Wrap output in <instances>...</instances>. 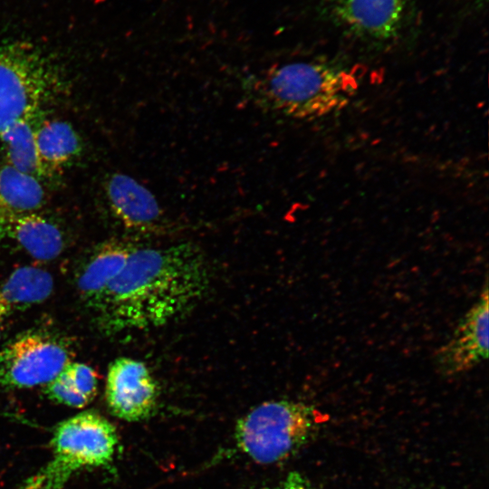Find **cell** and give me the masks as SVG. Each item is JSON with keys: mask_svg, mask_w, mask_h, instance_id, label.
Masks as SVG:
<instances>
[{"mask_svg": "<svg viewBox=\"0 0 489 489\" xmlns=\"http://www.w3.org/2000/svg\"><path fill=\"white\" fill-rule=\"evenodd\" d=\"M209 281L206 261L192 243L135 246L94 308L110 333L158 328L190 311Z\"/></svg>", "mask_w": 489, "mask_h": 489, "instance_id": "1", "label": "cell"}, {"mask_svg": "<svg viewBox=\"0 0 489 489\" xmlns=\"http://www.w3.org/2000/svg\"><path fill=\"white\" fill-rule=\"evenodd\" d=\"M247 91L264 110L293 119L324 116L342 107L355 82L321 62H294L251 78Z\"/></svg>", "mask_w": 489, "mask_h": 489, "instance_id": "2", "label": "cell"}, {"mask_svg": "<svg viewBox=\"0 0 489 489\" xmlns=\"http://www.w3.org/2000/svg\"><path fill=\"white\" fill-rule=\"evenodd\" d=\"M62 83L59 65L41 47L0 36V137L16 121L43 113Z\"/></svg>", "mask_w": 489, "mask_h": 489, "instance_id": "3", "label": "cell"}, {"mask_svg": "<svg viewBox=\"0 0 489 489\" xmlns=\"http://www.w3.org/2000/svg\"><path fill=\"white\" fill-rule=\"evenodd\" d=\"M117 446V431L107 418L95 411L78 413L57 425L49 460L18 489H64L77 473L109 465Z\"/></svg>", "mask_w": 489, "mask_h": 489, "instance_id": "4", "label": "cell"}, {"mask_svg": "<svg viewBox=\"0 0 489 489\" xmlns=\"http://www.w3.org/2000/svg\"><path fill=\"white\" fill-rule=\"evenodd\" d=\"M321 423L312 406L293 400L265 401L239 418L235 438L237 447L259 464H273L297 451Z\"/></svg>", "mask_w": 489, "mask_h": 489, "instance_id": "5", "label": "cell"}, {"mask_svg": "<svg viewBox=\"0 0 489 489\" xmlns=\"http://www.w3.org/2000/svg\"><path fill=\"white\" fill-rule=\"evenodd\" d=\"M321 16L353 38L387 43L403 35L415 19L417 0H317Z\"/></svg>", "mask_w": 489, "mask_h": 489, "instance_id": "6", "label": "cell"}, {"mask_svg": "<svg viewBox=\"0 0 489 489\" xmlns=\"http://www.w3.org/2000/svg\"><path fill=\"white\" fill-rule=\"evenodd\" d=\"M71 361L68 346L56 337L40 331L23 333L0 350V388L46 385Z\"/></svg>", "mask_w": 489, "mask_h": 489, "instance_id": "7", "label": "cell"}, {"mask_svg": "<svg viewBox=\"0 0 489 489\" xmlns=\"http://www.w3.org/2000/svg\"><path fill=\"white\" fill-rule=\"evenodd\" d=\"M158 394V383L142 361L121 357L109 366L105 398L115 417L129 422L148 418L157 407Z\"/></svg>", "mask_w": 489, "mask_h": 489, "instance_id": "8", "label": "cell"}, {"mask_svg": "<svg viewBox=\"0 0 489 489\" xmlns=\"http://www.w3.org/2000/svg\"><path fill=\"white\" fill-rule=\"evenodd\" d=\"M103 193L111 216L127 230L156 234L169 226L155 196L132 177L120 172L109 174Z\"/></svg>", "mask_w": 489, "mask_h": 489, "instance_id": "9", "label": "cell"}, {"mask_svg": "<svg viewBox=\"0 0 489 489\" xmlns=\"http://www.w3.org/2000/svg\"><path fill=\"white\" fill-rule=\"evenodd\" d=\"M488 287L455 328L451 339L436 352L434 362L444 376L464 373L488 357Z\"/></svg>", "mask_w": 489, "mask_h": 489, "instance_id": "10", "label": "cell"}, {"mask_svg": "<svg viewBox=\"0 0 489 489\" xmlns=\"http://www.w3.org/2000/svg\"><path fill=\"white\" fill-rule=\"evenodd\" d=\"M19 246L32 257L48 261L63 248L60 227L37 212L9 216L0 219V243Z\"/></svg>", "mask_w": 489, "mask_h": 489, "instance_id": "11", "label": "cell"}, {"mask_svg": "<svg viewBox=\"0 0 489 489\" xmlns=\"http://www.w3.org/2000/svg\"><path fill=\"white\" fill-rule=\"evenodd\" d=\"M134 248L135 245L119 240L99 245L78 278L77 288L82 299L94 308L122 271Z\"/></svg>", "mask_w": 489, "mask_h": 489, "instance_id": "12", "label": "cell"}, {"mask_svg": "<svg viewBox=\"0 0 489 489\" xmlns=\"http://www.w3.org/2000/svg\"><path fill=\"white\" fill-rule=\"evenodd\" d=\"M42 115L20 120L5 129L0 137V151L5 164L43 183L53 176L42 161L35 143V129Z\"/></svg>", "mask_w": 489, "mask_h": 489, "instance_id": "13", "label": "cell"}, {"mask_svg": "<svg viewBox=\"0 0 489 489\" xmlns=\"http://www.w3.org/2000/svg\"><path fill=\"white\" fill-rule=\"evenodd\" d=\"M53 289L49 272L34 266L14 270L0 283V322L16 312L46 300Z\"/></svg>", "mask_w": 489, "mask_h": 489, "instance_id": "14", "label": "cell"}, {"mask_svg": "<svg viewBox=\"0 0 489 489\" xmlns=\"http://www.w3.org/2000/svg\"><path fill=\"white\" fill-rule=\"evenodd\" d=\"M35 143L42 161L53 176L72 163L82 149L74 128L62 120L42 118L35 129Z\"/></svg>", "mask_w": 489, "mask_h": 489, "instance_id": "15", "label": "cell"}, {"mask_svg": "<svg viewBox=\"0 0 489 489\" xmlns=\"http://www.w3.org/2000/svg\"><path fill=\"white\" fill-rule=\"evenodd\" d=\"M45 201V190L38 179L9 165H0V219L36 212Z\"/></svg>", "mask_w": 489, "mask_h": 489, "instance_id": "16", "label": "cell"}, {"mask_svg": "<svg viewBox=\"0 0 489 489\" xmlns=\"http://www.w3.org/2000/svg\"><path fill=\"white\" fill-rule=\"evenodd\" d=\"M45 386V393L53 401L82 408L91 402L97 394L98 377L91 367L71 361Z\"/></svg>", "mask_w": 489, "mask_h": 489, "instance_id": "17", "label": "cell"}, {"mask_svg": "<svg viewBox=\"0 0 489 489\" xmlns=\"http://www.w3.org/2000/svg\"><path fill=\"white\" fill-rule=\"evenodd\" d=\"M263 489H315L302 475L291 473L280 483Z\"/></svg>", "mask_w": 489, "mask_h": 489, "instance_id": "18", "label": "cell"}, {"mask_svg": "<svg viewBox=\"0 0 489 489\" xmlns=\"http://www.w3.org/2000/svg\"><path fill=\"white\" fill-rule=\"evenodd\" d=\"M469 1H471L473 4H475V5L479 7L481 6V5L484 4V0H469Z\"/></svg>", "mask_w": 489, "mask_h": 489, "instance_id": "19", "label": "cell"}]
</instances>
